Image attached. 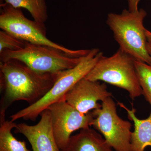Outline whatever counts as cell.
Instances as JSON below:
<instances>
[{
  "label": "cell",
  "mask_w": 151,
  "mask_h": 151,
  "mask_svg": "<svg viewBox=\"0 0 151 151\" xmlns=\"http://www.w3.org/2000/svg\"><path fill=\"white\" fill-rule=\"evenodd\" d=\"M2 99L1 116H5L9 106L17 101H24L29 105L37 102L51 89L60 72L42 73L15 59L0 62Z\"/></svg>",
  "instance_id": "cell-1"
},
{
  "label": "cell",
  "mask_w": 151,
  "mask_h": 151,
  "mask_svg": "<svg viewBox=\"0 0 151 151\" xmlns=\"http://www.w3.org/2000/svg\"><path fill=\"white\" fill-rule=\"evenodd\" d=\"M103 55V52L99 49H90L89 53L82 58L76 66L60 72L58 79L44 96L36 103L12 115L11 120L14 122L22 119L35 122L42 112L50 105L65 100L68 92L77 82L86 77Z\"/></svg>",
  "instance_id": "cell-2"
},
{
  "label": "cell",
  "mask_w": 151,
  "mask_h": 151,
  "mask_svg": "<svg viewBox=\"0 0 151 151\" xmlns=\"http://www.w3.org/2000/svg\"><path fill=\"white\" fill-rule=\"evenodd\" d=\"M147 15L143 9L134 12L124 9L120 14H108L106 23L113 32L119 48L136 60L151 65L144 25Z\"/></svg>",
  "instance_id": "cell-3"
},
{
  "label": "cell",
  "mask_w": 151,
  "mask_h": 151,
  "mask_svg": "<svg viewBox=\"0 0 151 151\" xmlns=\"http://www.w3.org/2000/svg\"><path fill=\"white\" fill-rule=\"evenodd\" d=\"M134 58L119 48L110 57L103 55L85 78L103 81L127 90L132 100L143 94Z\"/></svg>",
  "instance_id": "cell-4"
},
{
  "label": "cell",
  "mask_w": 151,
  "mask_h": 151,
  "mask_svg": "<svg viewBox=\"0 0 151 151\" xmlns=\"http://www.w3.org/2000/svg\"><path fill=\"white\" fill-rule=\"evenodd\" d=\"M82 57H75L52 47L26 42L24 46L19 50H5L0 52L1 62L17 60L42 73H57L73 68Z\"/></svg>",
  "instance_id": "cell-5"
},
{
  "label": "cell",
  "mask_w": 151,
  "mask_h": 151,
  "mask_svg": "<svg viewBox=\"0 0 151 151\" xmlns=\"http://www.w3.org/2000/svg\"><path fill=\"white\" fill-rule=\"evenodd\" d=\"M0 28L19 39L34 44L47 45L58 49L76 58L86 55L90 50H73L49 39L45 23L26 17L21 9L15 8L8 4L1 5Z\"/></svg>",
  "instance_id": "cell-6"
},
{
  "label": "cell",
  "mask_w": 151,
  "mask_h": 151,
  "mask_svg": "<svg viewBox=\"0 0 151 151\" xmlns=\"http://www.w3.org/2000/svg\"><path fill=\"white\" fill-rule=\"evenodd\" d=\"M101 105V108L92 111L94 118L91 126L103 135L116 151H132V124L119 117L116 103L111 97Z\"/></svg>",
  "instance_id": "cell-7"
},
{
  "label": "cell",
  "mask_w": 151,
  "mask_h": 151,
  "mask_svg": "<svg viewBox=\"0 0 151 151\" xmlns=\"http://www.w3.org/2000/svg\"><path fill=\"white\" fill-rule=\"evenodd\" d=\"M47 109L50 111L53 134L60 150L66 145L72 133L92 126V112L83 115L65 100L55 103Z\"/></svg>",
  "instance_id": "cell-8"
},
{
  "label": "cell",
  "mask_w": 151,
  "mask_h": 151,
  "mask_svg": "<svg viewBox=\"0 0 151 151\" xmlns=\"http://www.w3.org/2000/svg\"><path fill=\"white\" fill-rule=\"evenodd\" d=\"M112 94L108 92L107 85L99 81H92L85 78L77 82L68 92L65 97L68 103L83 115L91 110L101 108L102 102Z\"/></svg>",
  "instance_id": "cell-9"
},
{
  "label": "cell",
  "mask_w": 151,
  "mask_h": 151,
  "mask_svg": "<svg viewBox=\"0 0 151 151\" xmlns=\"http://www.w3.org/2000/svg\"><path fill=\"white\" fill-rule=\"evenodd\" d=\"M40 116V121L37 124L33 126L24 123L17 124L14 132L24 136L33 151H60L53 134L50 111L47 109Z\"/></svg>",
  "instance_id": "cell-10"
},
{
  "label": "cell",
  "mask_w": 151,
  "mask_h": 151,
  "mask_svg": "<svg viewBox=\"0 0 151 151\" xmlns=\"http://www.w3.org/2000/svg\"><path fill=\"white\" fill-rule=\"evenodd\" d=\"M60 151H113L105 138L90 128L82 129L71 136L66 145Z\"/></svg>",
  "instance_id": "cell-11"
},
{
  "label": "cell",
  "mask_w": 151,
  "mask_h": 151,
  "mask_svg": "<svg viewBox=\"0 0 151 151\" xmlns=\"http://www.w3.org/2000/svg\"><path fill=\"white\" fill-rule=\"evenodd\" d=\"M118 105L124 108L128 113V118L134 122V130L131 138L132 151H145L148 146L151 147V113L145 119H139L135 115L136 109L127 108L123 103L118 102Z\"/></svg>",
  "instance_id": "cell-12"
},
{
  "label": "cell",
  "mask_w": 151,
  "mask_h": 151,
  "mask_svg": "<svg viewBox=\"0 0 151 151\" xmlns=\"http://www.w3.org/2000/svg\"><path fill=\"white\" fill-rule=\"evenodd\" d=\"M0 151H30L26 142L18 140L12 134L16 123L5 118H0Z\"/></svg>",
  "instance_id": "cell-13"
},
{
  "label": "cell",
  "mask_w": 151,
  "mask_h": 151,
  "mask_svg": "<svg viewBox=\"0 0 151 151\" xmlns=\"http://www.w3.org/2000/svg\"><path fill=\"white\" fill-rule=\"evenodd\" d=\"M5 4L15 8L27 10L34 20L45 23L48 18L47 6L45 0H4Z\"/></svg>",
  "instance_id": "cell-14"
},
{
  "label": "cell",
  "mask_w": 151,
  "mask_h": 151,
  "mask_svg": "<svg viewBox=\"0 0 151 151\" xmlns=\"http://www.w3.org/2000/svg\"><path fill=\"white\" fill-rule=\"evenodd\" d=\"M135 67L143 95L151 107V65L136 60Z\"/></svg>",
  "instance_id": "cell-15"
},
{
  "label": "cell",
  "mask_w": 151,
  "mask_h": 151,
  "mask_svg": "<svg viewBox=\"0 0 151 151\" xmlns=\"http://www.w3.org/2000/svg\"><path fill=\"white\" fill-rule=\"evenodd\" d=\"M25 42L3 30L0 31V52L3 50H17L24 46Z\"/></svg>",
  "instance_id": "cell-16"
},
{
  "label": "cell",
  "mask_w": 151,
  "mask_h": 151,
  "mask_svg": "<svg viewBox=\"0 0 151 151\" xmlns=\"http://www.w3.org/2000/svg\"><path fill=\"white\" fill-rule=\"evenodd\" d=\"M140 1V0H128L129 10L132 12L138 10V4Z\"/></svg>",
  "instance_id": "cell-17"
},
{
  "label": "cell",
  "mask_w": 151,
  "mask_h": 151,
  "mask_svg": "<svg viewBox=\"0 0 151 151\" xmlns=\"http://www.w3.org/2000/svg\"><path fill=\"white\" fill-rule=\"evenodd\" d=\"M145 33L147 41L151 43V32L146 29Z\"/></svg>",
  "instance_id": "cell-18"
},
{
  "label": "cell",
  "mask_w": 151,
  "mask_h": 151,
  "mask_svg": "<svg viewBox=\"0 0 151 151\" xmlns=\"http://www.w3.org/2000/svg\"><path fill=\"white\" fill-rule=\"evenodd\" d=\"M147 49L149 54L150 55L151 57V43H150L148 42L147 43Z\"/></svg>",
  "instance_id": "cell-19"
}]
</instances>
